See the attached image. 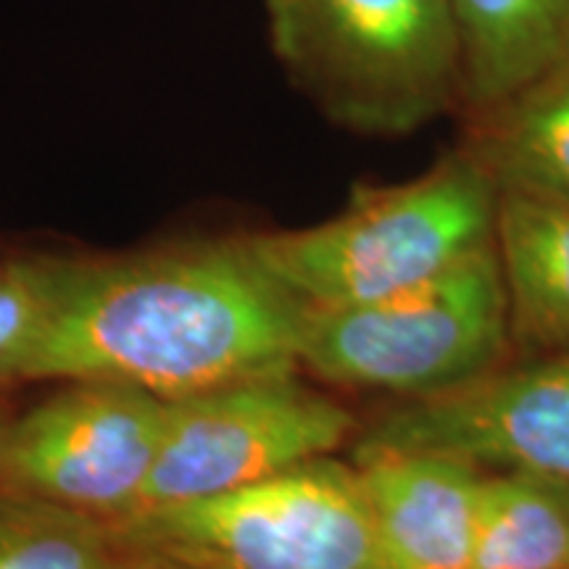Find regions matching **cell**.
Instances as JSON below:
<instances>
[{
	"instance_id": "6",
	"label": "cell",
	"mask_w": 569,
	"mask_h": 569,
	"mask_svg": "<svg viewBox=\"0 0 569 569\" xmlns=\"http://www.w3.org/2000/svg\"><path fill=\"white\" fill-rule=\"evenodd\" d=\"M359 430L343 403L296 372L172 398L138 511L224 496L332 457Z\"/></svg>"
},
{
	"instance_id": "10",
	"label": "cell",
	"mask_w": 569,
	"mask_h": 569,
	"mask_svg": "<svg viewBox=\"0 0 569 569\" xmlns=\"http://www.w3.org/2000/svg\"><path fill=\"white\" fill-rule=\"evenodd\" d=\"M496 253L507 290L511 351L522 359L569 353V201L501 190Z\"/></svg>"
},
{
	"instance_id": "7",
	"label": "cell",
	"mask_w": 569,
	"mask_h": 569,
	"mask_svg": "<svg viewBox=\"0 0 569 569\" xmlns=\"http://www.w3.org/2000/svg\"><path fill=\"white\" fill-rule=\"evenodd\" d=\"M167 401L106 380L63 388L3 427L0 490L117 525L140 509Z\"/></svg>"
},
{
	"instance_id": "3",
	"label": "cell",
	"mask_w": 569,
	"mask_h": 569,
	"mask_svg": "<svg viewBox=\"0 0 569 569\" xmlns=\"http://www.w3.org/2000/svg\"><path fill=\"white\" fill-rule=\"evenodd\" d=\"M272 51L332 122L407 134L461 101L451 0H267Z\"/></svg>"
},
{
	"instance_id": "15",
	"label": "cell",
	"mask_w": 569,
	"mask_h": 569,
	"mask_svg": "<svg viewBox=\"0 0 569 569\" xmlns=\"http://www.w3.org/2000/svg\"><path fill=\"white\" fill-rule=\"evenodd\" d=\"M51 309V259H0V382L27 380Z\"/></svg>"
},
{
	"instance_id": "8",
	"label": "cell",
	"mask_w": 569,
	"mask_h": 569,
	"mask_svg": "<svg viewBox=\"0 0 569 569\" xmlns=\"http://www.w3.org/2000/svg\"><path fill=\"white\" fill-rule=\"evenodd\" d=\"M351 451H432L486 472L569 480V353L503 365L453 393L403 401L361 427Z\"/></svg>"
},
{
	"instance_id": "1",
	"label": "cell",
	"mask_w": 569,
	"mask_h": 569,
	"mask_svg": "<svg viewBox=\"0 0 569 569\" xmlns=\"http://www.w3.org/2000/svg\"><path fill=\"white\" fill-rule=\"evenodd\" d=\"M301 315L240 238L51 259V309L27 380H106L172 401L298 372Z\"/></svg>"
},
{
	"instance_id": "11",
	"label": "cell",
	"mask_w": 569,
	"mask_h": 569,
	"mask_svg": "<svg viewBox=\"0 0 569 569\" xmlns=\"http://www.w3.org/2000/svg\"><path fill=\"white\" fill-rule=\"evenodd\" d=\"M461 101L480 113L569 53V0H451Z\"/></svg>"
},
{
	"instance_id": "4",
	"label": "cell",
	"mask_w": 569,
	"mask_h": 569,
	"mask_svg": "<svg viewBox=\"0 0 569 569\" xmlns=\"http://www.w3.org/2000/svg\"><path fill=\"white\" fill-rule=\"evenodd\" d=\"M509 306L496 246L380 301L303 309L298 332V369L401 403L472 386L509 365Z\"/></svg>"
},
{
	"instance_id": "12",
	"label": "cell",
	"mask_w": 569,
	"mask_h": 569,
	"mask_svg": "<svg viewBox=\"0 0 569 569\" xmlns=\"http://www.w3.org/2000/svg\"><path fill=\"white\" fill-rule=\"evenodd\" d=\"M465 146L493 174L498 190L569 201V53L475 113Z\"/></svg>"
},
{
	"instance_id": "13",
	"label": "cell",
	"mask_w": 569,
	"mask_h": 569,
	"mask_svg": "<svg viewBox=\"0 0 569 569\" xmlns=\"http://www.w3.org/2000/svg\"><path fill=\"white\" fill-rule=\"evenodd\" d=\"M472 569H569V480L530 469H488Z\"/></svg>"
},
{
	"instance_id": "9",
	"label": "cell",
	"mask_w": 569,
	"mask_h": 569,
	"mask_svg": "<svg viewBox=\"0 0 569 569\" xmlns=\"http://www.w3.org/2000/svg\"><path fill=\"white\" fill-rule=\"evenodd\" d=\"M386 569H472L486 469L432 451H351Z\"/></svg>"
},
{
	"instance_id": "5",
	"label": "cell",
	"mask_w": 569,
	"mask_h": 569,
	"mask_svg": "<svg viewBox=\"0 0 569 569\" xmlns=\"http://www.w3.org/2000/svg\"><path fill=\"white\" fill-rule=\"evenodd\" d=\"M111 532L193 569H386L356 469L336 457L224 496L138 511Z\"/></svg>"
},
{
	"instance_id": "17",
	"label": "cell",
	"mask_w": 569,
	"mask_h": 569,
	"mask_svg": "<svg viewBox=\"0 0 569 569\" xmlns=\"http://www.w3.org/2000/svg\"><path fill=\"white\" fill-rule=\"evenodd\" d=\"M3 427H6V419L0 417V440H3Z\"/></svg>"
},
{
	"instance_id": "2",
	"label": "cell",
	"mask_w": 569,
	"mask_h": 569,
	"mask_svg": "<svg viewBox=\"0 0 569 569\" xmlns=\"http://www.w3.org/2000/svg\"><path fill=\"white\" fill-rule=\"evenodd\" d=\"M498 193L493 174L461 146L415 180L359 190L322 224L240 240L303 309L372 303L496 246Z\"/></svg>"
},
{
	"instance_id": "14",
	"label": "cell",
	"mask_w": 569,
	"mask_h": 569,
	"mask_svg": "<svg viewBox=\"0 0 569 569\" xmlns=\"http://www.w3.org/2000/svg\"><path fill=\"white\" fill-rule=\"evenodd\" d=\"M109 525L0 490V569H113Z\"/></svg>"
},
{
	"instance_id": "16",
	"label": "cell",
	"mask_w": 569,
	"mask_h": 569,
	"mask_svg": "<svg viewBox=\"0 0 569 569\" xmlns=\"http://www.w3.org/2000/svg\"><path fill=\"white\" fill-rule=\"evenodd\" d=\"M122 546V553H119V561L113 569H193L182 561H174L169 557H161V553L146 551V549H132V546Z\"/></svg>"
}]
</instances>
